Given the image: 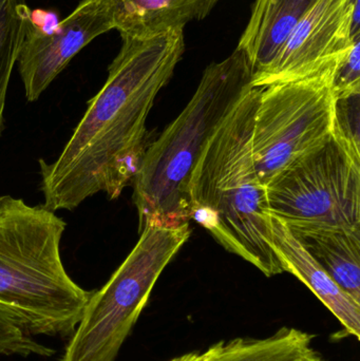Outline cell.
<instances>
[{
    "label": "cell",
    "mask_w": 360,
    "mask_h": 361,
    "mask_svg": "<svg viewBox=\"0 0 360 361\" xmlns=\"http://www.w3.org/2000/svg\"><path fill=\"white\" fill-rule=\"evenodd\" d=\"M122 42L105 84L58 158L39 160L44 206L52 212L75 209L99 192L118 199L132 184L149 146L146 122L183 57L184 31Z\"/></svg>",
    "instance_id": "1"
},
{
    "label": "cell",
    "mask_w": 360,
    "mask_h": 361,
    "mask_svg": "<svg viewBox=\"0 0 360 361\" xmlns=\"http://www.w3.org/2000/svg\"><path fill=\"white\" fill-rule=\"evenodd\" d=\"M261 91L253 87L213 133L192 171L188 197L190 220L226 250L273 277L285 271L273 250L268 193L252 154Z\"/></svg>",
    "instance_id": "2"
},
{
    "label": "cell",
    "mask_w": 360,
    "mask_h": 361,
    "mask_svg": "<svg viewBox=\"0 0 360 361\" xmlns=\"http://www.w3.org/2000/svg\"><path fill=\"white\" fill-rule=\"evenodd\" d=\"M66 227L44 205L0 197V311L33 337L71 336L92 293L63 267Z\"/></svg>",
    "instance_id": "3"
},
{
    "label": "cell",
    "mask_w": 360,
    "mask_h": 361,
    "mask_svg": "<svg viewBox=\"0 0 360 361\" xmlns=\"http://www.w3.org/2000/svg\"><path fill=\"white\" fill-rule=\"evenodd\" d=\"M252 88L253 69L240 49L205 69L192 99L149 144L133 178L139 233L190 223L192 171L213 133Z\"/></svg>",
    "instance_id": "4"
},
{
    "label": "cell",
    "mask_w": 360,
    "mask_h": 361,
    "mask_svg": "<svg viewBox=\"0 0 360 361\" xmlns=\"http://www.w3.org/2000/svg\"><path fill=\"white\" fill-rule=\"evenodd\" d=\"M190 223L149 226L107 283L91 293L61 361H114L161 274L190 239Z\"/></svg>",
    "instance_id": "5"
},
{
    "label": "cell",
    "mask_w": 360,
    "mask_h": 361,
    "mask_svg": "<svg viewBox=\"0 0 360 361\" xmlns=\"http://www.w3.org/2000/svg\"><path fill=\"white\" fill-rule=\"evenodd\" d=\"M338 61L308 78L262 88L254 118L252 154L264 186L333 135Z\"/></svg>",
    "instance_id": "6"
},
{
    "label": "cell",
    "mask_w": 360,
    "mask_h": 361,
    "mask_svg": "<svg viewBox=\"0 0 360 361\" xmlns=\"http://www.w3.org/2000/svg\"><path fill=\"white\" fill-rule=\"evenodd\" d=\"M268 212L291 231H360V162L331 135L266 185Z\"/></svg>",
    "instance_id": "7"
},
{
    "label": "cell",
    "mask_w": 360,
    "mask_h": 361,
    "mask_svg": "<svg viewBox=\"0 0 360 361\" xmlns=\"http://www.w3.org/2000/svg\"><path fill=\"white\" fill-rule=\"evenodd\" d=\"M360 0H318L253 87L302 80L335 63L360 35Z\"/></svg>",
    "instance_id": "8"
},
{
    "label": "cell",
    "mask_w": 360,
    "mask_h": 361,
    "mask_svg": "<svg viewBox=\"0 0 360 361\" xmlns=\"http://www.w3.org/2000/svg\"><path fill=\"white\" fill-rule=\"evenodd\" d=\"M113 30L105 0H80L73 12L50 34L27 20L17 63L27 102H36L85 47Z\"/></svg>",
    "instance_id": "9"
},
{
    "label": "cell",
    "mask_w": 360,
    "mask_h": 361,
    "mask_svg": "<svg viewBox=\"0 0 360 361\" xmlns=\"http://www.w3.org/2000/svg\"><path fill=\"white\" fill-rule=\"evenodd\" d=\"M272 246L283 271L306 284L335 316L344 331L342 336L360 337V301L345 292L278 219L272 216Z\"/></svg>",
    "instance_id": "10"
},
{
    "label": "cell",
    "mask_w": 360,
    "mask_h": 361,
    "mask_svg": "<svg viewBox=\"0 0 360 361\" xmlns=\"http://www.w3.org/2000/svg\"><path fill=\"white\" fill-rule=\"evenodd\" d=\"M318 0H256L237 48L253 76L268 69L291 37L298 23Z\"/></svg>",
    "instance_id": "11"
},
{
    "label": "cell",
    "mask_w": 360,
    "mask_h": 361,
    "mask_svg": "<svg viewBox=\"0 0 360 361\" xmlns=\"http://www.w3.org/2000/svg\"><path fill=\"white\" fill-rule=\"evenodd\" d=\"M222 0H105L120 37L148 38L202 20Z\"/></svg>",
    "instance_id": "12"
},
{
    "label": "cell",
    "mask_w": 360,
    "mask_h": 361,
    "mask_svg": "<svg viewBox=\"0 0 360 361\" xmlns=\"http://www.w3.org/2000/svg\"><path fill=\"white\" fill-rule=\"evenodd\" d=\"M315 338V334L283 326L264 338L219 341L209 348V361H325L314 347Z\"/></svg>",
    "instance_id": "13"
},
{
    "label": "cell",
    "mask_w": 360,
    "mask_h": 361,
    "mask_svg": "<svg viewBox=\"0 0 360 361\" xmlns=\"http://www.w3.org/2000/svg\"><path fill=\"white\" fill-rule=\"evenodd\" d=\"M291 231L330 277L355 300L360 301V231Z\"/></svg>",
    "instance_id": "14"
},
{
    "label": "cell",
    "mask_w": 360,
    "mask_h": 361,
    "mask_svg": "<svg viewBox=\"0 0 360 361\" xmlns=\"http://www.w3.org/2000/svg\"><path fill=\"white\" fill-rule=\"evenodd\" d=\"M30 8L25 0H0V135L11 75L25 38Z\"/></svg>",
    "instance_id": "15"
},
{
    "label": "cell",
    "mask_w": 360,
    "mask_h": 361,
    "mask_svg": "<svg viewBox=\"0 0 360 361\" xmlns=\"http://www.w3.org/2000/svg\"><path fill=\"white\" fill-rule=\"evenodd\" d=\"M360 93L336 99L333 135L360 162Z\"/></svg>",
    "instance_id": "16"
},
{
    "label": "cell",
    "mask_w": 360,
    "mask_h": 361,
    "mask_svg": "<svg viewBox=\"0 0 360 361\" xmlns=\"http://www.w3.org/2000/svg\"><path fill=\"white\" fill-rule=\"evenodd\" d=\"M54 353V350L38 343L0 311V355L50 357Z\"/></svg>",
    "instance_id": "17"
},
{
    "label": "cell",
    "mask_w": 360,
    "mask_h": 361,
    "mask_svg": "<svg viewBox=\"0 0 360 361\" xmlns=\"http://www.w3.org/2000/svg\"><path fill=\"white\" fill-rule=\"evenodd\" d=\"M336 99L360 93V35L340 57L334 74Z\"/></svg>",
    "instance_id": "18"
},
{
    "label": "cell",
    "mask_w": 360,
    "mask_h": 361,
    "mask_svg": "<svg viewBox=\"0 0 360 361\" xmlns=\"http://www.w3.org/2000/svg\"><path fill=\"white\" fill-rule=\"evenodd\" d=\"M59 17L54 11H46L42 8L30 10L29 25L40 33L50 34L58 27Z\"/></svg>",
    "instance_id": "19"
},
{
    "label": "cell",
    "mask_w": 360,
    "mask_h": 361,
    "mask_svg": "<svg viewBox=\"0 0 360 361\" xmlns=\"http://www.w3.org/2000/svg\"><path fill=\"white\" fill-rule=\"evenodd\" d=\"M211 360V353L207 349L204 352H190V353L184 354L179 357L173 358L170 361H209Z\"/></svg>",
    "instance_id": "20"
}]
</instances>
